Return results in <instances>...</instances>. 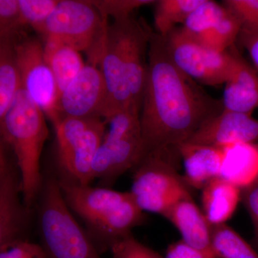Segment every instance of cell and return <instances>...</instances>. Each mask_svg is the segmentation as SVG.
Returning a JSON list of instances; mask_svg holds the SVG:
<instances>
[{
    "label": "cell",
    "mask_w": 258,
    "mask_h": 258,
    "mask_svg": "<svg viewBox=\"0 0 258 258\" xmlns=\"http://www.w3.org/2000/svg\"><path fill=\"white\" fill-rule=\"evenodd\" d=\"M222 111V101L178 69L164 37L152 32L140 111L144 157L187 142L205 122Z\"/></svg>",
    "instance_id": "cell-1"
},
{
    "label": "cell",
    "mask_w": 258,
    "mask_h": 258,
    "mask_svg": "<svg viewBox=\"0 0 258 258\" xmlns=\"http://www.w3.org/2000/svg\"><path fill=\"white\" fill-rule=\"evenodd\" d=\"M58 182L64 202L84 222L87 233L99 252L111 249L143 222L144 212L130 191Z\"/></svg>",
    "instance_id": "cell-2"
},
{
    "label": "cell",
    "mask_w": 258,
    "mask_h": 258,
    "mask_svg": "<svg viewBox=\"0 0 258 258\" xmlns=\"http://www.w3.org/2000/svg\"><path fill=\"white\" fill-rule=\"evenodd\" d=\"M1 142L14 154L22 180L24 206L28 210L42 187L40 157L48 137L45 113L20 88L14 101L0 119Z\"/></svg>",
    "instance_id": "cell-3"
},
{
    "label": "cell",
    "mask_w": 258,
    "mask_h": 258,
    "mask_svg": "<svg viewBox=\"0 0 258 258\" xmlns=\"http://www.w3.org/2000/svg\"><path fill=\"white\" fill-rule=\"evenodd\" d=\"M39 196L41 246L46 258H101L64 202L57 178L47 179Z\"/></svg>",
    "instance_id": "cell-4"
},
{
    "label": "cell",
    "mask_w": 258,
    "mask_h": 258,
    "mask_svg": "<svg viewBox=\"0 0 258 258\" xmlns=\"http://www.w3.org/2000/svg\"><path fill=\"white\" fill-rule=\"evenodd\" d=\"M106 124L100 118H66L54 125L60 182L86 186L94 180L93 161Z\"/></svg>",
    "instance_id": "cell-5"
},
{
    "label": "cell",
    "mask_w": 258,
    "mask_h": 258,
    "mask_svg": "<svg viewBox=\"0 0 258 258\" xmlns=\"http://www.w3.org/2000/svg\"><path fill=\"white\" fill-rule=\"evenodd\" d=\"M108 26L92 1L60 0L46 21L35 30L86 52L88 62L99 66Z\"/></svg>",
    "instance_id": "cell-6"
},
{
    "label": "cell",
    "mask_w": 258,
    "mask_h": 258,
    "mask_svg": "<svg viewBox=\"0 0 258 258\" xmlns=\"http://www.w3.org/2000/svg\"><path fill=\"white\" fill-rule=\"evenodd\" d=\"M176 147L147 154L134 168L130 192L143 212L164 215L179 200L190 196L174 161Z\"/></svg>",
    "instance_id": "cell-7"
},
{
    "label": "cell",
    "mask_w": 258,
    "mask_h": 258,
    "mask_svg": "<svg viewBox=\"0 0 258 258\" xmlns=\"http://www.w3.org/2000/svg\"><path fill=\"white\" fill-rule=\"evenodd\" d=\"M164 37L171 60L183 73L200 84L225 85L233 63V50L224 52L210 50L181 27Z\"/></svg>",
    "instance_id": "cell-8"
},
{
    "label": "cell",
    "mask_w": 258,
    "mask_h": 258,
    "mask_svg": "<svg viewBox=\"0 0 258 258\" xmlns=\"http://www.w3.org/2000/svg\"><path fill=\"white\" fill-rule=\"evenodd\" d=\"M132 17L113 20L107 29L99 64L106 86V103L102 113L105 121L120 110L137 109L132 106L128 88L127 40Z\"/></svg>",
    "instance_id": "cell-9"
},
{
    "label": "cell",
    "mask_w": 258,
    "mask_h": 258,
    "mask_svg": "<svg viewBox=\"0 0 258 258\" xmlns=\"http://www.w3.org/2000/svg\"><path fill=\"white\" fill-rule=\"evenodd\" d=\"M14 47L22 87L52 122L57 101V85L45 60L43 44L23 32L15 39Z\"/></svg>",
    "instance_id": "cell-10"
},
{
    "label": "cell",
    "mask_w": 258,
    "mask_h": 258,
    "mask_svg": "<svg viewBox=\"0 0 258 258\" xmlns=\"http://www.w3.org/2000/svg\"><path fill=\"white\" fill-rule=\"evenodd\" d=\"M106 100V83L101 70L87 62L57 98L52 124L66 118H102Z\"/></svg>",
    "instance_id": "cell-11"
},
{
    "label": "cell",
    "mask_w": 258,
    "mask_h": 258,
    "mask_svg": "<svg viewBox=\"0 0 258 258\" xmlns=\"http://www.w3.org/2000/svg\"><path fill=\"white\" fill-rule=\"evenodd\" d=\"M12 153L0 142V249L22 240L28 210L20 203L21 176Z\"/></svg>",
    "instance_id": "cell-12"
},
{
    "label": "cell",
    "mask_w": 258,
    "mask_h": 258,
    "mask_svg": "<svg viewBox=\"0 0 258 258\" xmlns=\"http://www.w3.org/2000/svg\"><path fill=\"white\" fill-rule=\"evenodd\" d=\"M144 157L142 134L105 133L93 164V179L109 188L129 169H134Z\"/></svg>",
    "instance_id": "cell-13"
},
{
    "label": "cell",
    "mask_w": 258,
    "mask_h": 258,
    "mask_svg": "<svg viewBox=\"0 0 258 258\" xmlns=\"http://www.w3.org/2000/svg\"><path fill=\"white\" fill-rule=\"evenodd\" d=\"M187 142L220 147L258 144V119L246 113L222 111L205 122Z\"/></svg>",
    "instance_id": "cell-14"
},
{
    "label": "cell",
    "mask_w": 258,
    "mask_h": 258,
    "mask_svg": "<svg viewBox=\"0 0 258 258\" xmlns=\"http://www.w3.org/2000/svg\"><path fill=\"white\" fill-rule=\"evenodd\" d=\"M233 52V63L225 83L223 111L252 115L258 108V73L235 48Z\"/></svg>",
    "instance_id": "cell-15"
},
{
    "label": "cell",
    "mask_w": 258,
    "mask_h": 258,
    "mask_svg": "<svg viewBox=\"0 0 258 258\" xmlns=\"http://www.w3.org/2000/svg\"><path fill=\"white\" fill-rule=\"evenodd\" d=\"M184 167V179L195 189H203L220 177L224 148L185 142L176 146Z\"/></svg>",
    "instance_id": "cell-16"
},
{
    "label": "cell",
    "mask_w": 258,
    "mask_h": 258,
    "mask_svg": "<svg viewBox=\"0 0 258 258\" xmlns=\"http://www.w3.org/2000/svg\"><path fill=\"white\" fill-rule=\"evenodd\" d=\"M164 217L179 231L181 240L197 249L212 250V226L191 195L179 200Z\"/></svg>",
    "instance_id": "cell-17"
},
{
    "label": "cell",
    "mask_w": 258,
    "mask_h": 258,
    "mask_svg": "<svg viewBox=\"0 0 258 258\" xmlns=\"http://www.w3.org/2000/svg\"><path fill=\"white\" fill-rule=\"evenodd\" d=\"M223 148L220 177L242 190L257 182L258 144H235Z\"/></svg>",
    "instance_id": "cell-18"
},
{
    "label": "cell",
    "mask_w": 258,
    "mask_h": 258,
    "mask_svg": "<svg viewBox=\"0 0 258 258\" xmlns=\"http://www.w3.org/2000/svg\"><path fill=\"white\" fill-rule=\"evenodd\" d=\"M242 189L221 177L210 181L203 189V213L209 224H226L232 217L242 198Z\"/></svg>",
    "instance_id": "cell-19"
},
{
    "label": "cell",
    "mask_w": 258,
    "mask_h": 258,
    "mask_svg": "<svg viewBox=\"0 0 258 258\" xmlns=\"http://www.w3.org/2000/svg\"><path fill=\"white\" fill-rule=\"evenodd\" d=\"M44 55L55 78L57 98L86 66L79 51L60 40L45 37Z\"/></svg>",
    "instance_id": "cell-20"
},
{
    "label": "cell",
    "mask_w": 258,
    "mask_h": 258,
    "mask_svg": "<svg viewBox=\"0 0 258 258\" xmlns=\"http://www.w3.org/2000/svg\"><path fill=\"white\" fill-rule=\"evenodd\" d=\"M15 39H0V119L22 87L15 53Z\"/></svg>",
    "instance_id": "cell-21"
},
{
    "label": "cell",
    "mask_w": 258,
    "mask_h": 258,
    "mask_svg": "<svg viewBox=\"0 0 258 258\" xmlns=\"http://www.w3.org/2000/svg\"><path fill=\"white\" fill-rule=\"evenodd\" d=\"M203 0H159L156 1L154 10V27L156 32L166 36L184 25L186 19L203 3Z\"/></svg>",
    "instance_id": "cell-22"
},
{
    "label": "cell",
    "mask_w": 258,
    "mask_h": 258,
    "mask_svg": "<svg viewBox=\"0 0 258 258\" xmlns=\"http://www.w3.org/2000/svg\"><path fill=\"white\" fill-rule=\"evenodd\" d=\"M211 243L217 257L258 258L250 245L226 224L212 227Z\"/></svg>",
    "instance_id": "cell-23"
},
{
    "label": "cell",
    "mask_w": 258,
    "mask_h": 258,
    "mask_svg": "<svg viewBox=\"0 0 258 258\" xmlns=\"http://www.w3.org/2000/svg\"><path fill=\"white\" fill-rule=\"evenodd\" d=\"M240 31V22L229 11L228 14L215 27L193 37L210 50L224 52L228 51L238 40Z\"/></svg>",
    "instance_id": "cell-24"
},
{
    "label": "cell",
    "mask_w": 258,
    "mask_h": 258,
    "mask_svg": "<svg viewBox=\"0 0 258 258\" xmlns=\"http://www.w3.org/2000/svg\"><path fill=\"white\" fill-rule=\"evenodd\" d=\"M228 13V10L222 3L203 0V3L194 10L181 28L188 35L197 37L217 25Z\"/></svg>",
    "instance_id": "cell-25"
},
{
    "label": "cell",
    "mask_w": 258,
    "mask_h": 258,
    "mask_svg": "<svg viewBox=\"0 0 258 258\" xmlns=\"http://www.w3.org/2000/svg\"><path fill=\"white\" fill-rule=\"evenodd\" d=\"M222 4L240 22L238 40L258 36V0H225Z\"/></svg>",
    "instance_id": "cell-26"
},
{
    "label": "cell",
    "mask_w": 258,
    "mask_h": 258,
    "mask_svg": "<svg viewBox=\"0 0 258 258\" xmlns=\"http://www.w3.org/2000/svg\"><path fill=\"white\" fill-rule=\"evenodd\" d=\"M60 0H18L20 18L23 26L34 30L46 21Z\"/></svg>",
    "instance_id": "cell-27"
},
{
    "label": "cell",
    "mask_w": 258,
    "mask_h": 258,
    "mask_svg": "<svg viewBox=\"0 0 258 258\" xmlns=\"http://www.w3.org/2000/svg\"><path fill=\"white\" fill-rule=\"evenodd\" d=\"M102 17H112L114 20H123L133 16L134 12L142 7L155 4L152 0H101L92 1Z\"/></svg>",
    "instance_id": "cell-28"
},
{
    "label": "cell",
    "mask_w": 258,
    "mask_h": 258,
    "mask_svg": "<svg viewBox=\"0 0 258 258\" xmlns=\"http://www.w3.org/2000/svg\"><path fill=\"white\" fill-rule=\"evenodd\" d=\"M23 28L18 0H0V39L16 38Z\"/></svg>",
    "instance_id": "cell-29"
},
{
    "label": "cell",
    "mask_w": 258,
    "mask_h": 258,
    "mask_svg": "<svg viewBox=\"0 0 258 258\" xmlns=\"http://www.w3.org/2000/svg\"><path fill=\"white\" fill-rule=\"evenodd\" d=\"M111 250L113 258H164L132 235L115 242Z\"/></svg>",
    "instance_id": "cell-30"
},
{
    "label": "cell",
    "mask_w": 258,
    "mask_h": 258,
    "mask_svg": "<svg viewBox=\"0 0 258 258\" xmlns=\"http://www.w3.org/2000/svg\"><path fill=\"white\" fill-rule=\"evenodd\" d=\"M0 258H46L41 245L20 240L0 249Z\"/></svg>",
    "instance_id": "cell-31"
},
{
    "label": "cell",
    "mask_w": 258,
    "mask_h": 258,
    "mask_svg": "<svg viewBox=\"0 0 258 258\" xmlns=\"http://www.w3.org/2000/svg\"><path fill=\"white\" fill-rule=\"evenodd\" d=\"M165 258H217V256L213 250L197 249L181 240L168 247Z\"/></svg>",
    "instance_id": "cell-32"
},
{
    "label": "cell",
    "mask_w": 258,
    "mask_h": 258,
    "mask_svg": "<svg viewBox=\"0 0 258 258\" xmlns=\"http://www.w3.org/2000/svg\"><path fill=\"white\" fill-rule=\"evenodd\" d=\"M242 191V198L252 220L258 240V181Z\"/></svg>",
    "instance_id": "cell-33"
},
{
    "label": "cell",
    "mask_w": 258,
    "mask_h": 258,
    "mask_svg": "<svg viewBox=\"0 0 258 258\" xmlns=\"http://www.w3.org/2000/svg\"><path fill=\"white\" fill-rule=\"evenodd\" d=\"M242 46L248 52L253 62L254 68L258 73V36L239 39Z\"/></svg>",
    "instance_id": "cell-34"
}]
</instances>
